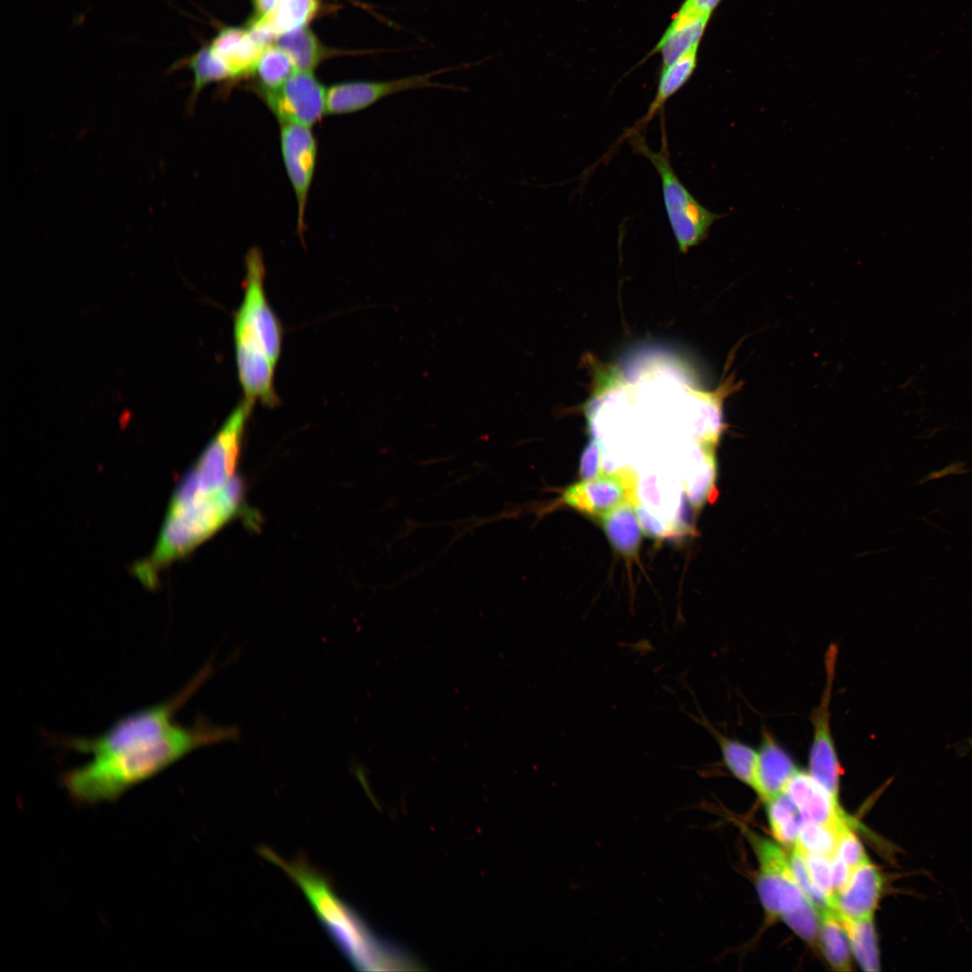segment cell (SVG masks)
Instances as JSON below:
<instances>
[{
    "label": "cell",
    "instance_id": "f546056e",
    "mask_svg": "<svg viewBox=\"0 0 972 972\" xmlns=\"http://www.w3.org/2000/svg\"><path fill=\"white\" fill-rule=\"evenodd\" d=\"M788 859L796 881L819 914L832 910L827 896L814 882L803 853L796 844L792 848V853Z\"/></svg>",
    "mask_w": 972,
    "mask_h": 972
},
{
    "label": "cell",
    "instance_id": "83f0119b",
    "mask_svg": "<svg viewBox=\"0 0 972 972\" xmlns=\"http://www.w3.org/2000/svg\"><path fill=\"white\" fill-rule=\"evenodd\" d=\"M842 827L803 820L796 845L804 851L832 858L837 851Z\"/></svg>",
    "mask_w": 972,
    "mask_h": 972
},
{
    "label": "cell",
    "instance_id": "8fae6325",
    "mask_svg": "<svg viewBox=\"0 0 972 972\" xmlns=\"http://www.w3.org/2000/svg\"><path fill=\"white\" fill-rule=\"evenodd\" d=\"M760 870L757 890L770 919L780 916L782 909L798 901L804 895L793 875L789 859L775 843L757 835H750Z\"/></svg>",
    "mask_w": 972,
    "mask_h": 972
},
{
    "label": "cell",
    "instance_id": "9c48e42d",
    "mask_svg": "<svg viewBox=\"0 0 972 972\" xmlns=\"http://www.w3.org/2000/svg\"><path fill=\"white\" fill-rule=\"evenodd\" d=\"M326 92L311 72L295 71L280 87L258 94L280 124L311 128L326 114Z\"/></svg>",
    "mask_w": 972,
    "mask_h": 972
},
{
    "label": "cell",
    "instance_id": "5b68a950",
    "mask_svg": "<svg viewBox=\"0 0 972 972\" xmlns=\"http://www.w3.org/2000/svg\"><path fill=\"white\" fill-rule=\"evenodd\" d=\"M662 145L653 151L639 131L626 134L634 151L644 157L660 176L667 218L681 252L698 245L707 236L712 224L721 216L704 207L682 184L675 173L662 119Z\"/></svg>",
    "mask_w": 972,
    "mask_h": 972
},
{
    "label": "cell",
    "instance_id": "8d00e7d4",
    "mask_svg": "<svg viewBox=\"0 0 972 972\" xmlns=\"http://www.w3.org/2000/svg\"><path fill=\"white\" fill-rule=\"evenodd\" d=\"M832 885L835 896L848 885L852 869L835 853L832 858Z\"/></svg>",
    "mask_w": 972,
    "mask_h": 972
},
{
    "label": "cell",
    "instance_id": "cb8c5ba5",
    "mask_svg": "<svg viewBox=\"0 0 972 972\" xmlns=\"http://www.w3.org/2000/svg\"><path fill=\"white\" fill-rule=\"evenodd\" d=\"M276 45L291 58L297 71L311 72L324 55L318 39L306 27L282 33Z\"/></svg>",
    "mask_w": 972,
    "mask_h": 972
},
{
    "label": "cell",
    "instance_id": "3957f363",
    "mask_svg": "<svg viewBox=\"0 0 972 972\" xmlns=\"http://www.w3.org/2000/svg\"><path fill=\"white\" fill-rule=\"evenodd\" d=\"M260 852L299 886L332 940L356 968L372 971L417 965L376 937L334 892L329 882L309 864L302 860L286 861L266 848Z\"/></svg>",
    "mask_w": 972,
    "mask_h": 972
},
{
    "label": "cell",
    "instance_id": "f35d334b",
    "mask_svg": "<svg viewBox=\"0 0 972 972\" xmlns=\"http://www.w3.org/2000/svg\"><path fill=\"white\" fill-rule=\"evenodd\" d=\"M256 16L269 14L275 8L278 0H252Z\"/></svg>",
    "mask_w": 972,
    "mask_h": 972
},
{
    "label": "cell",
    "instance_id": "f1b7e54d",
    "mask_svg": "<svg viewBox=\"0 0 972 972\" xmlns=\"http://www.w3.org/2000/svg\"><path fill=\"white\" fill-rule=\"evenodd\" d=\"M317 0H280L270 14L278 33L303 27L316 14Z\"/></svg>",
    "mask_w": 972,
    "mask_h": 972
},
{
    "label": "cell",
    "instance_id": "1f68e13d",
    "mask_svg": "<svg viewBox=\"0 0 972 972\" xmlns=\"http://www.w3.org/2000/svg\"><path fill=\"white\" fill-rule=\"evenodd\" d=\"M801 851L814 882L827 896L833 910L835 894L832 885L831 858L821 854L806 852L802 850Z\"/></svg>",
    "mask_w": 972,
    "mask_h": 972
},
{
    "label": "cell",
    "instance_id": "603a6c76",
    "mask_svg": "<svg viewBox=\"0 0 972 972\" xmlns=\"http://www.w3.org/2000/svg\"><path fill=\"white\" fill-rule=\"evenodd\" d=\"M819 916L818 934L827 960L834 969L848 971L851 948L845 928L832 910L822 913Z\"/></svg>",
    "mask_w": 972,
    "mask_h": 972
},
{
    "label": "cell",
    "instance_id": "5bb4252c",
    "mask_svg": "<svg viewBox=\"0 0 972 972\" xmlns=\"http://www.w3.org/2000/svg\"><path fill=\"white\" fill-rule=\"evenodd\" d=\"M798 808L803 820L842 827L850 824L839 801L809 773L797 770L784 792Z\"/></svg>",
    "mask_w": 972,
    "mask_h": 972
},
{
    "label": "cell",
    "instance_id": "ffe728a7",
    "mask_svg": "<svg viewBox=\"0 0 972 972\" xmlns=\"http://www.w3.org/2000/svg\"><path fill=\"white\" fill-rule=\"evenodd\" d=\"M182 68L190 69L194 76L186 104V110L190 113L194 111L198 96L205 86L212 83L233 79L229 68L212 52L210 46L202 47L188 58L176 62L168 71H176Z\"/></svg>",
    "mask_w": 972,
    "mask_h": 972
},
{
    "label": "cell",
    "instance_id": "7402d4cb",
    "mask_svg": "<svg viewBox=\"0 0 972 972\" xmlns=\"http://www.w3.org/2000/svg\"><path fill=\"white\" fill-rule=\"evenodd\" d=\"M693 464L686 490L690 503L698 509L716 491V464L714 448L697 443L693 451Z\"/></svg>",
    "mask_w": 972,
    "mask_h": 972
},
{
    "label": "cell",
    "instance_id": "4fadbf2b",
    "mask_svg": "<svg viewBox=\"0 0 972 972\" xmlns=\"http://www.w3.org/2000/svg\"><path fill=\"white\" fill-rule=\"evenodd\" d=\"M886 878L869 860L853 869L846 887L834 898L833 910L841 919L873 918L885 889Z\"/></svg>",
    "mask_w": 972,
    "mask_h": 972
},
{
    "label": "cell",
    "instance_id": "d6a6232c",
    "mask_svg": "<svg viewBox=\"0 0 972 972\" xmlns=\"http://www.w3.org/2000/svg\"><path fill=\"white\" fill-rule=\"evenodd\" d=\"M836 853L852 870L868 860L864 848L852 832L850 824H845L840 829Z\"/></svg>",
    "mask_w": 972,
    "mask_h": 972
},
{
    "label": "cell",
    "instance_id": "d590c367",
    "mask_svg": "<svg viewBox=\"0 0 972 972\" xmlns=\"http://www.w3.org/2000/svg\"><path fill=\"white\" fill-rule=\"evenodd\" d=\"M600 445L597 439H592L585 447L580 461V476L582 481L591 480L600 474Z\"/></svg>",
    "mask_w": 972,
    "mask_h": 972
},
{
    "label": "cell",
    "instance_id": "8992f818",
    "mask_svg": "<svg viewBox=\"0 0 972 972\" xmlns=\"http://www.w3.org/2000/svg\"><path fill=\"white\" fill-rule=\"evenodd\" d=\"M210 670L208 666L202 670L174 698L118 719L100 735L91 738H64L59 742L67 749L96 756L115 752L158 738L176 724L173 717L176 711L202 683Z\"/></svg>",
    "mask_w": 972,
    "mask_h": 972
},
{
    "label": "cell",
    "instance_id": "4dcf8cb0",
    "mask_svg": "<svg viewBox=\"0 0 972 972\" xmlns=\"http://www.w3.org/2000/svg\"><path fill=\"white\" fill-rule=\"evenodd\" d=\"M782 918L806 941L813 942L816 939L819 932L820 916L810 901L783 915Z\"/></svg>",
    "mask_w": 972,
    "mask_h": 972
},
{
    "label": "cell",
    "instance_id": "ac0fdd59",
    "mask_svg": "<svg viewBox=\"0 0 972 972\" xmlns=\"http://www.w3.org/2000/svg\"><path fill=\"white\" fill-rule=\"evenodd\" d=\"M697 55L698 48H695L672 64L662 68L656 94L648 107L647 112L626 134L634 131L641 132V130L647 126L654 115L662 111L666 102L679 92L693 75L698 63Z\"/></svg>",
    "mask_w": 972,
    "mask_h": 972
},
{
    "label": "cell",
    "instance_id": "4316f807",
    "mask_svg": "<svg viewBox=\"0 0 972 972\" xmlns=\"http://www.w3.org/2000/svg\"><path fill=\"white\" fill-rule=\"evenodd\" d=\"M295 71L291 58L280 48L273 45L265 49L253 74L256 75V92L271 91L280 87Z\"/></svg>",
    "mask_w": 972,
    "mask_h": 972
},
{
    "label": "cell",
    "instance_id": "836d02e7",
    "mask_svg": "<svg viewBox=\"0 0 972 972\" xmlns=\"http://www.w3.org/2000/svg\"><path fill=\"white\" fill-rule=\"evenodd\" d=\"M634 508L641 527L647 535L656 538L676 536L680 535L674 522L666 523L663 520L655 518L647 511L644 506L640 505L639 502L634 505Z\"/></svg>",
    "mask_w": 972,
    "mask_h": 972
},
{
    "label": "cell",
    "instance_id": "2e32d148",
    "mask_svg": "<svg viewBox=\"0 0 972 972\" xmlns=\"http://www.w3.org/2000/svg\"><path fill=\"white\" fill-rule=\"evenodd\" d=\"M709 18L680 8L650 55L660 53L664 68L698 48Z\"/></svg>",
    "mask_w": 972,
    "mask_h": 972
},
{
    "label": "cell",
    "instance_id": "52a82bcc",
    "mask_svg": "<svg viewBox=\"0 0 972 972\" xmlns=\"http://www.w3.org/2000/svg\"><path fill=\"white\" fill-rule=\"evenodd\" d=\"M838 651L837 644H831L824 656L825 685L819 704L811 716L813 736L808 767L809 773L839 801L842 767L832 733L830 712Z\"/></svg>",
    "mask_w": 972,
    "mask_h": 972
},
{
    "label": "cell",
    "instance_id": "d4e9b609",
    "mask_svg": "<svg viewBox=\"0 0 972 972\" xmlns=\"http://www.w3.org/2000/svg\"><path fill=\"white\" fill-rule=\"evenodd\" d=\"M859 965L865 971L879 970V951L873 918L860 920L841 919Z\"/></svg>",
    "mask_w": 972,
    "mask_h": 972
},
{
    "label": "cell",
    "instance_id": "74e56055",
    "mask_svg": "<svg viewBox=\"0 0 972 972\" xmlns=\"http://www.w3.org/2000/svg\"><path fill=\"white\" fill-rule=\"evenodd\" d=\"M721 0H685L680 8L710 17Z\"/></svg>",
    "mask_w": 972,
    "mask_h": 972
},
{
    "label": "cell",
    "instance_id": "e0dca14e",
    "mask_svg": "<svg viewBox=\"0 0 972 972\" xmlns=\"http://www.w3.org/2000/svg\"><path fill=\"white\" fill-rule=\"evenodd\" d=\"M210 48L229 68L233 78L253 74L264 50L253 41L247 30L234 27L222 29Z\"/></svg>",
    "mask_w": 972,
    "mask_h": 972
},
{
    "label": "cell",
    "instance_id": "484cf974",
    "mask_svg": "<svg viewBox=\"0 0 972 972\" xmlns=\"http://www.w3.org/2000/svg\"><path fill=\"white\" fill-rule=\"evenodd\" d=\"M768 804V816L774 837L784 845L794 847L798 839L803 817L788 796L782 793Z\"/></svg>",
    "mask_w": 972,
    "mask_h": 972
},
{
    "label": "cell",
    "instance_id": "e575fe53",
    "mask_svg": "<svg viewBox=\"0 0 972 972\" xmlns=\"http://www.w3.org/2000/svg\"><path fill=\"white\" fill-rule=\"evenodd\" d=\"M247 31L253 41L262 50L272 46L278 34L270 14L264 16L255 15L249 21Z\"/></svg>",
    "mask_w": 972,
    "mask_h": 972
},
{
    "label": "cell",
    "instance_id": "44dd1931",
    "mask_svg": "<svg viewBox=\"0 0 972 972\" xmlns=\"http://www.w3.org/2000/svg\"><path fill=\"white\" fill-rule=\"evenodd\" d=\"M600 519L612 546L626 557H634L638 554L642 536L634 504L624 503Z\"/></svg>",
    "mask_w": 972,
    "mask_h": 972
},
{
    "label": "cell",
    "instance_id": "277c9868",
    "mask_svg": "<svg viewBox=\"0 0 972 972\" xmlns=\"http://www.w3.org/2000/svg\"><path fill=\"white\" fill-rule=\"evenodd\" d=\"M255 402L243 397L209 442L197 462L182 479L171 498L185 503L214 496L223 490L234 474L245 428Z\"/></svg>",
    "mask_w": 972,
    "mask_h": 972
},
{
    "label": "cell",
    "instance_id": "ba28073f",
    "mask_svg": "<svg viewBox=\"0 0 972 972\" xmlns=\"http://www.w3.org/2000/svg\"><path fill=\"white\" fill-rule=\"evenodd\" d=\"M458 68H444L428 73L388 81H348L331 86L326 92V114L342 115L364 110L388 96L423 88L462 89L433 80Z\"/></svg>",
    "mask_w": 972,
    "mask_h": 972
},
{
    "label": "cell",
    "instance_id": "9a60e30c",
    "mask_svg": "<svg viewBox=\"0 0 972 972\" xmlns=\"http://www.w3.org/2000/svg\"><path fill=\"white\" fill-rule=\"evenodd\" d=\"M758 749L752 788L767 803L784 792L798 770L791 755L767 729Z\"/></svg>",
    "mask_w": 972,
    "mask_h": 972
},
{
    "label": "cell",
    "instance_id": "d6986e66",
    "mask_svg": "<svg viewBox=\"0 0 972 972\" xmlns=\"http://www.w3.org/2000/svg\"><path fill=\"white\" fill-rule=\"evenodd\" d=\"M690 717L704 726L716 739L721 751L723 762L727 770L734 778L752 788L757 763V751L747 743L719 732L701 712L699 717L694 716H690Z\"/></svg>",
    "mask_w": 972,
    "mask_h": 972
},
{
    "label": "cell",
    "instance_id": "6da1fadb",
    "mask_svg": "<svg viewBox=\"0 0 972 972\" xmlns=\"http://www.w3.org/2000/svg\"><path fill=\"white\" fill-rule=\"evenodd\" d=\"M238 735L236 727L214 725L203 719L190 726L175 724L153 740L115 752L92 756L84 765L66 772L63 783L79 802L111 801L191 752L236 740Z\"/></svg>",
    "mask_w": 972,
    "mask_h": 972
},
{
    "label": "cell",
    "instance_id": "30bf717a",
    "mask_svg": "<svg viewBox=\"0 0 972 972\" xmlns=\"http://www.w3.org/2000/svg\"><path fill=\"white\" fill-rule=\"evenodd\" d=\"M280 147L284 165L297 203V233L303 238L308 197L315 173L318 143L310 127L281 124Z\"/></svg>",
    "mask_w": 972,
    "mask_h": 972
},
{
    "label": "cell",
    "instance_id": "7c38bea8",
    "mask_svg": "<svg viewBox=\"0 0 972 972\" xmlns=\"http://www.w3.org/2000/svg\"><path fill=\"white\" fill-rule=\"evenodd\" d=\"M636 486V476L630 469L602 472L591 480L568 487L561 500L580 512L600 518L624 503H638Z\"/></svg>",
    "mask_w": 972,
    "mask_h": 972
},
{
    "label": "cell",
    "instance_id": "7a4b0ae2",
    "mask_svg": "<svg viewBox=\"0 0 972 972\" xmlns=\"http://www.w3.org/2000/svg\"><path fill=\"white\" fill-rule=\"evenodd\" d=\"M265 277L263 255L254 247L245 256L244 293L234 316L233 340L244 397L273 407L280 401L274 370L282 352L283 327L267 300Z\"/></svg>",
    "mask_w": 972,
    "mask_h": 972
}]
</instances>
